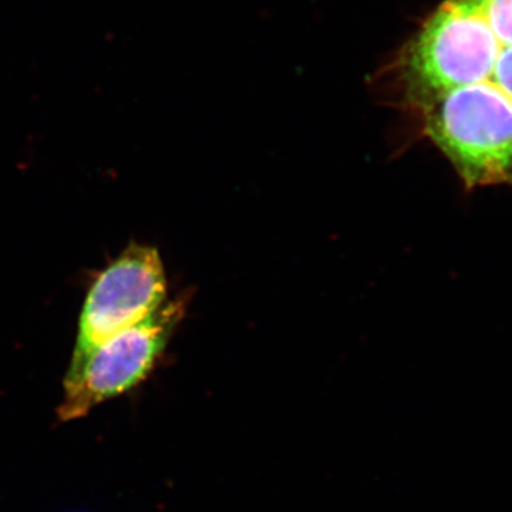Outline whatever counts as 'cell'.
Instances as JSON below:
<instances>
[{
	"mask_svg": "<svg viewBox=\"0 0 512 512\" xmlns=\"http://www.w3.org/2000/svg\"><path fill=\"white\" fill-rule=\"evenodd\" d=\"M184 312L183 299L164 302L143 322L104 340L80 362L69 365L57 407L59 420L82 419L100 404L140 386L163 356Z\"/></svg>",
	"mask_w": 512,
	"mask_h": 512,
	"instance_id": "2",
	"label": "cell"
},
{
	"mask_svg": "<svg viewBox=\"0 0 512 512\" xmlns=\"http://www.w3.org/2000/svg\"><path fill=\"white\" fill-rule=\"evenodd\" d=\"M165 296L167 278L157 249L131 242L96 276L87 292L70 365L104 340L153 315L164 305Z\"/></svg>",
	"mask_w": 512,
	"mask_h": 512,
	"instance_id": "3",
	"label": "cell"
},
{
	"mask_svg": "<svg viewBox=\"0 0 512 512\" xmlns=\"http://www.w3.org/2000/svg\"><path fill=\"white\" fill-rule=\"evenodd\" d=\"M393 72L467 188L512 184V0H444Z\"/></svg>",
	"mask_w": 512,
	"mask_h": 512,
	"instance_id": "1",
	"label": "cell"
}]
</instances>
